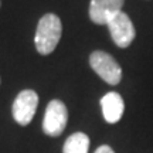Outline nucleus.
<instances>
[{
  "instance_id": "obj_1",
  "label": "nucleus",
  "mask_w": 153,
  "mask_h": 153,
  "mask_svg": "<svg viewBox=\"0 0 153 153\" xmlns=\"http://www.w3.org/2000/svg\"><path fill=\"white\" fill-rule=\"evenodd\" d=\"M61 34H62V24L60 17L54 13L44 14L38 22L34 36V44L37 51L41 55L51 54L60 43Z\"/></svg>"
},
{
  "instance_id": "obj_2",
  "label": "nucleus",
  "mask_w": 153,
  "mask_h": 153,
  "mask_svg": "<svg viewBox=\"0 0 153 153\" xmlns=\"http://www.w3.org/2000/svg\"><path fill=\"white\" fill-rule=\"evenodd\" d=\"M89 65L106 84L118 85L122 78V68L114 57L105 51H94L89 55Z\"/></svg>"
},
{
  "instance_id": "obj_3",
  "label": "nucleus",
  "mask_w": 153,
  "mask_h": 153,
  "mask_svg": "<svg viewBox=\"0 0 153 153\" xmlns=\"http://www.w3.org/2000/svg\"><path fill=\"white\" fill-rule=\"evenodd\" d=\"M68 122V111L65 104L60 99H53L45 108L43 119V131L51 137L60 136Z\"/></svg>"
},
{
  "instance_id": "obj_4",
  "label": "nucleus",
  "mask_w": 153,
  "mask_h": 153,
  "mask_svg": "<svg viewBox=\"0 0 153 153\" xmlns=\"http://www.w3.org/2000/svg\"><path fill=\"white\" fill-rule=\"evenodd\" d=\"M38 106V95L33 89H24L19 94L13 102L11 114L19 125L27 126L33 120Z\"/></svg>"
},
{
  "instance_id": "obj_5",
  "label": "nucleus",
  "mask_w": 153,
  "mask_h": 153,
  "mask_svg": "<svg viewBox=\"0 0 153 153\" xmlns=\"http://www.w3.org/2000/svg\"><path fill=\"white\" fill-rule=\"evenodd\" d=\"M108 28H109L111 37L114 40V43L119 47V48H128L135 40L136 31L133 27V23L129 19V16L119 11L118 14H115L109 22H108Z\"/></svg>"
},
{
  "instance_id": "obj_6",
  "label": "nucleus",
  "mask_w": 153,
  "mask_h": 153,
  "mask_svg": "<svg viewBox=\"0 0 153 153\" xmlns=\"http://www.w3.org/2000/svg\"><path fill=\"white\" fill-rule=\"evenodd\" d=\"M125 0H91L89 3V19L99 26H106L111 19L122 11Z\"/></svg>"
},
{
  "instance_id": "obj_7",
  "label": "nucleus",
  "mask_w": 153,
  "mask_h": 153,
  "mask_svg": "<svg viewBox=\"0 0 153 153\" xmlns=\"http://www.w3.org/2000/svg\"><path fill=\"white\" fill-rule=\"evenodd\" d=\"M101 108L102 115L108 123H116L119 122L123 111H125V102L118 92H108L101 98Z\"/></svg>"
},
{
  "instance_id": "obj_8",
  "label": "nucleus",
  "mask_w": 153,
  "mask_h": 153,
  "mask_svg": "<svg viewBox=\"0 0 153 153\" xmlns=\"http://www.w3.org/2000/svg\"><path fill=\"white\" fill-rule=\"evenodd\" d=\"M89 137L84 132H75L67 137L62 146V153H88Z\"/></svg>"
},
{
  "instance_id": "obj_9",
  "label": "nucleus",
  "mask_w": 153,
  "mask_h": 153,
  "mask_svg": "<svg viewBox=\"0 0 153 153\" xmlns=\"http://www.w3.org/2000/svg\"><path fill=\"white\" fill-rule=\"evenodd\" d=\"M95 153H115V152L111 146H108V145H102V146H99V148L95 150Z\"/></svg>"
},
{
  "instance_id": "obj_10",
  "label": "nucleus",
  "mask_w": 153,
  "mask_h": 153,
  "mask_svg": "<svg viewBox=\"0 0 153 153\" xmlns=\"http://www.w3.org/2000/svg\"><path fill=\"white\" fill-rule=\"evenodd\" d=\"M0 6H1V1H0Z\"/></svg>"
},
{
  "instance_id": "obj_11",
  "label": "nucleus",
  "mask_w": 153,
  "mask_h": 153,
  "mask_svg": "<svg viewBox=\"0 0 153 153\" xmlns=\"http://www.w3.org/2000/svg\"><path fill=\"white\" fill-rule=\"evenodd\" d=\"M0 82H1V79H0Z\"/></svg>"
}]
</instances>
